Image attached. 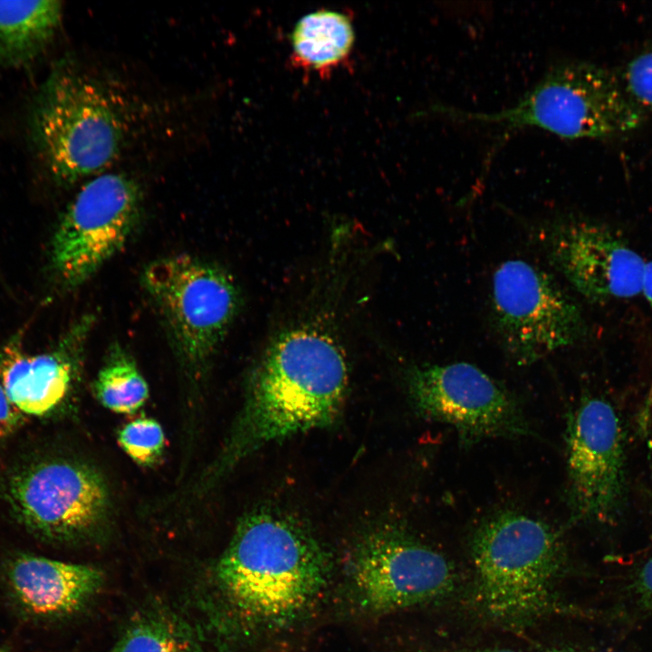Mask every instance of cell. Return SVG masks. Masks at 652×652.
Instances as JSON below:
<instances>
[{"label":"cell","instance_id":"1","mask_svg":"<svg viewBox=\"0 0 652 652\" xmlns=\"http://www.w3.org/2000/svg\"><path fill=\"white\" fill-rule=\"evenodd\" d=\"M347 384L344 355L330 336L305 328L281 334L254 371L239 417L212 469L215 477L265 445L331 425Z\"/></svg>","mask_w":652,"mask_h":652},{"label":"cell","instance_id":"2","mask_svg":"<svg viewBox=\"0 0 652 652\" xmlns=\"http://www.w3.org/2000/svg\"><path fill=\"white\" fill-rule=\"evenodd\" d=\"M328 558L317 540L290 517L269 510L244 516L217 564L232 603L254 618L297 615L326 580Z\"/></svg>","mask_w":652,"mask_h":652},{"label":"cell","instance_id":"3","mask_svg":"<svg viewBox=\"0 0 652 652\" xmlns=\"http://www.w3.org/2000/svg\"><path fill=\"white\" fill-rule=\"evenodd\" d=\"M29 139L58 184L97 176L120 155L126 122L117 100L70 59L53 65L28 113Z\"/></svg>","mask_w":652,"mask_h":652},{"label":"cell","instance_id":"4","mask_svg":"<svg viewBox=\"0 0 652 652\" xmlns=\"http://www.w3.org/2000/svg\"><path fill=\"white\" fill-rule=\"evenodd\" d=\"M434 112L458 122L505 130L534 128L565 139H608L638 129L642 111L625 92L617 73L579 60L559 62L513 105L493 112L440 105Z\"/></svg>","mask_w":652,"mask_h":652},{"label":"cell","instance_id":"5","mask_svg":"<svg viewBox=\"0 0 652 652\" xmlns=\"http://www.w3.org/2000/svg\"><path fill=\"white\" fill-rule=\"evenodd\" d=\"M470 550L475 598L486 614L518 620L550 608L562 550L548 523L518 511H498L477 526Z\"/></svg>","mask_w":652,"mask_h":652},{"label":"cell","instance_id":"6","mask_svg":"<svg viewBox=\"0 0 652 652\" xmlns=\"http://www.w3.org/2000/svg\"><path fill=\"white\" fill-rule=\"evenodd\" d=\"M142 283L182 360L192 368L205 364L238 312L240 295L232 276L215 264L177 254L149 263Z\"/></svg>","mask_w":652,"mask_h":652},{"label":"cell","instance_id":"7","mask_svg":"<svg viewBox=\"0 0 652 652\" xmlns=\"http://www.w3.org/2000/svg\"><path fill=\"white\" fill-rule=\"evenodd\" d=\"M491 300L500 344L517 365L573 346L587 333L576 300L551 274L524 260H506L495 269Z\"/></svg>","mask_w":652,"mask_h":652},{"label":"cell","instance_id":"8","mask_svg":"<svg viewBox=\"0 0 652 652\" xmlns=\"http://www.w3.org/2000/svg\"><path fill=\"white\" fill-rule=\"evenodd\" d=\"M5 502L29 533L48 542L86 538L111 514L107 484L92 466L65 458H40L19 465L3 485Z\"/></svg>","mask_w":652,"mask_h":652},{"label":"cell","instance_id":"9","mask_svg":"<svg viewBox=\"0 0 652 652\" xmlns=\"http://www.w3.org/2000/svg\"><path fill=\"white\" fill-rule=\"evenodd\" d=\"M140 189L130 177H92L62 214L51 240L50 270L62 288L91 278L129 239L140 216Z\"/></svg>","mask_w":652,"mask_h":652},{"label":"cell","instance_id":"10","mask_svg":"<svg viewBox=\"0 0 652 652\" xmlns=\"http://www.w3.org/2000/svg\"><path fill=\"white\" fill-rule=\"evenodd\" d=\"M409 398L424 417L446 424L463 445L533 434L520 404L474 364H422L407 374Z\"/></svg>","mask_w":652,"mask_h":652},{"label":"cell","instance_id":"11","mask_svg":"<svg viewBox=\"0 0 652 652\" xmlns=\"http://www.w3.org/2000/svg\"><path fill=\"white\" fill-rule=\"evenodd\" d=\"M350 572L359 600L375 611L436 599L451 591L455 580L442 553L394 528L375 529L362 537Z\"/></svg>","mask_w":652,"mask_h":652},{"label":"cell","instance_id":"12","mask_svg":"<svg viewBox=\"0 0 652 652\" xmlns=\"http://www.w3.org/2000/svg\"><path fill=\"white\" fill-rule=\"evenodd\" d=\"M543 241L551 264L586 300L601 303L642 293L647 263L609 225L559 217L545 229Z\"/></svg>","mask_w":652,"mask_h":652},{"label":"cell","instance_id":"13","mask_svg":"<svg viewBox=\"0 0 652 652\" xmlns=\"http://www.w3.org/2000/svg\"><path fill=\"white\" fill-rule=\"evenodd\" d=\"M568 502L576 519L615 514L625 486L624 435L613 406L584 399L570 414L566 433Z\"/></svg>","mask_w":652,"mask_h":652},{"label":"cell","instance_id":"14","mask_svg":"<svg viewBox=\"0 0 652 652\" xmlns=\"http://www.w3.org/2000/svg\"><path fill=\"white\" fill-rule=\"evenodd\" d=\"M95 317L76 320L48 350L27 353L23 331L0 350V381L11 402L26 417H43L68 397L79 375L84 347Z\"/></svg>","mask_w":652,"mask_h":652},{"label":"cell","instance_id":"15","mask_svg":"<svg viewBox=\"0 0 652 652\" xmlns=\"http://www.w3.org/2000/svg\"><path fill=\"white\" fill-rule=\"evenodd\" d=\"M0 579L15 612L36 622L80 610L101 586L102 573L91 566L20 552L3 561Z\"/></svg>","mask_w":652,"mask_h":652},{"label":"cell","instance_id":"16","mask_svg":"<svg viewBox=\"0 0 652 652\" xmlns=\"http://www.w3.org/2000/svg\"><path fill=\"white\" fill-rule=\"evenodd\" d=\"M62 17L60 1H0V67L34 63L53 41Z\"/></svg>","mask_w":652,"mask_h":652},{"label":"cell","instance_id":"17","mask_svg":"<svg viewBox=\"0 0 652 652\" xmlns=\"http://www.w3.org/2000/svg\"><path fill=\"white\" fill-rule=\"evenodd\" d=\"M355 33L350 16L321 8L302 16L290 34L291 61L304 72L327 76L349 60Z\"/></svg>","mask_w":652,"mask_h":652},{"label":"cell","instance_id":"18","mask_svg":"<svg viewBox=\"0 0 652 652\" xmlns=\"http://www.w3.org/2000/svg\"><path fill=\"white\" fill-rule=\"evenodd\" d=\"M94 393L110 410L130 414L149 397V388L131 356L114 343L94 381Z\"/></svg>","mask_w":652,"mask_h":652},{"label":"cell","instance_id":"19","mask_svg":"<svg viewBox=\"0 0 652 652\" xmlns=\"http://www.w3.org/2000/svg\"><path fill=\"white\" fill-rule=\"evenodd\" d=\"M113 652H195L181 627L163 617H146L133 623Z\"/></svg>","mask_w":652,"mask_h":652},{"label":"cell","instance_id":"20","mask_svg":"<svg viewBox=\"0 0 652 652\" xmlns=\"http://www.w3.org/2000/svg\"><path fill=\"white\" fill-rule=\"evenodd\" d=\"M122 449L138 464L150 465L161 455L165 437L160 425L141 417L125 425L118 435Z\"/></svg>","mask_w":652,"mask_h":652},{"label":"cell","instance_id":"21","mask_svg":"<svg viewBox=\"0 0 652 652\" xmlns=\"http://www.w3.org/2000/svg\"><path fill=\"white\" fill-rule=\"evenodd\" d=\"M617 76L629 99L646 114L652 112V43L634 54Z\"/></svg>","mask_w":652,"mask_h":652},{"label":"cell","instance_id":"22","mask_svg":"<svg viewBox=\"0 0 652 652\" xmlns=\"http://www.w3.org/2000/svg\"><path fill=\"white\" fill-rule=\"evenodd\" d=\"M25 419L8 398L0 381V441L14 433Z\"/></svg>","mask_w":652,"mask_h":652},{"label":"cell","instance_id":"23","mask_svg":"<svg viewBox=\"0 0 652 652\" xmlns=\"http://www.w3.org/2000/svg\"><path fill=\"white\" fill-rule=\"evenodd\" d=\"M636 587L642 601L652 607V557L640 569Z\"/></svg>","mask_w":652,"mask_h":652},{"label":"cell","instance_id":"24","mask_svg":"<svg viewBox=\"0 0 652 652\" xmlns=\"http://www.w3.org/2000/svg\"><path fill=\"white\" fill-rule=\"evenodd\" d=\"M642 293L652 310V261L646 264Z\"/></svg>","mask_w":652,"mask_h":652},{"label":"cell","instance_id":"25","mask_svg":"<svg viewBox=\"0 0 652 652\" xmlns=\"http://www.w3.org/2000/svg\"><path fill=\"white\" fill-rule=\"evenodd\" d=\"M466 652H519L514 649L506 647H478L468 650Z\"/></svg>","mask_w":652,"mask_h":652},{"label":"cell","instance_id":"26","mask_svg":"<svg viewBox=\"0 0 652 652\" xmlns=\"http://www.w3.org/2000/svg\"><path fill=\"white\" fill-rule=\"evenodd\" d=\"M545 652H581L579 650H575L573 648H568V647H553L546 650Z\"/></svg>","mask_w":652,"mask_h":652},{"label":"cell","instance_id":"27","mask_svg":"<svg viewBox=\"0 0 652 652\" xmlns=\"http://www.w3.org/2000/svg\"><path fill=\"white\" fill-rule=\"evenodd\" d=\"M0 652H5V651H2V650H0Z\"/></svg>","mask_w":652,"mask_h":652}]
</instances>
